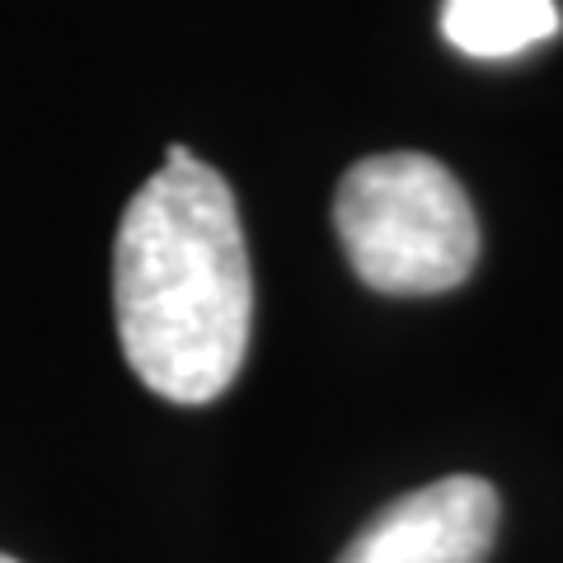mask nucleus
Segmentation results:
<instances>
[{
	"mask_svg": "<svg viewBox=\"0 0 563 563\" xmlns=\"http://www.w3.org/2000/svg\"><path fill=\"white\" fill-rule=\"evenodd\" d=\"M118 339L136 380L169 404L225 395L250 352L254 277L235 192L188 146L136 188L113 244Z\"/></svg>",
	"mask_w": 563,
	"mask_h": 563,
	"instance_id": "f257e3e1",
	"label": "nucleus"
},
{
	"mask_svg": "<svg viewBox=\"0 0 563 563\" xmlns=\"http://www.w3.org/2000/svg\"><path fill=\"white\" fill-rule=\"evenodd\" d=\"M333 231L372 291L437 296L474 273L479 221L461 179L432 155H366L333 192Z\"/></svg>",
	"mask_w": 563,
	"mask_h": 563,
	"instance_id": "f03ea898",
	"label": "nucleus"
},
{
	"mask_svg": "<svg viewBox=\"0 0 563 563\" xmlns=\"http://www.w3.org/2000/svg\"><path fill=\"white\" fill-rule=\"evenodd\" d=\"M498 531V493L488 479L451 474L413 488L347 540L339 563H484Z\"/></svg>",
	"mask_w": 563,
	"mask_h": 563,
	"instance_id": "7ed1b4c3",
	"label": "nucleus"
},
{
	"mask_svg": "<svg viewBox=\"0 0 563 563\" xmlns=\"http://www.w3.org/2000/svg\"><path fill=\"white\" fill-rule=\"evenodd\" d=\"M563 29L554 0H446L442 33L455 52L479 62H503L550 43Z\"/></svg>",
	"mask_w": 563,
	"mask_h": 563,
	"instance_id": "20e7f679",
	"label": "nucleus"
},
{
	"mask_svg": "<svg viewBox=\"0 0 563 563\" xmlns=\"http://www.w3.org/2000/svg\"><path fill=\"white\" fill-rule=\"evenodd\" d=\"M0 563H20V559H10V554H0Z\"/></svg>",
	"mask_w": 563,
	"mask_h": 563,
	"instance_id": "39448f33",
	"label": "nucleus"
}]
</instances>
